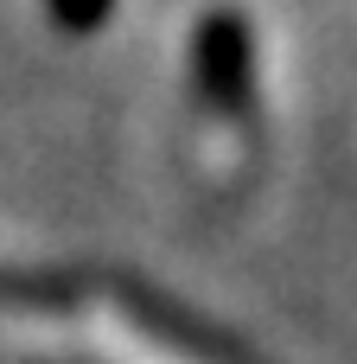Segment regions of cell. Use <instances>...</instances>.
Wrapping results in <instances>:
<instances>
[{
    "label": "cell",
    "mask_w": 357,
    "mask_h": 364,
    "mask_svg": "<svg viewBox=\"0 0 357 364\" xmlns=\"http://www.w3.org/2000/svg\"><path fill=\"white\" fill-rule=\"evenodd\" d=\"M198 70H204V96L217 109H249V32H243L236 13H211L204 19Z\"/></svg>",
    "instance_id": "cell-1"
}]
</instances>
